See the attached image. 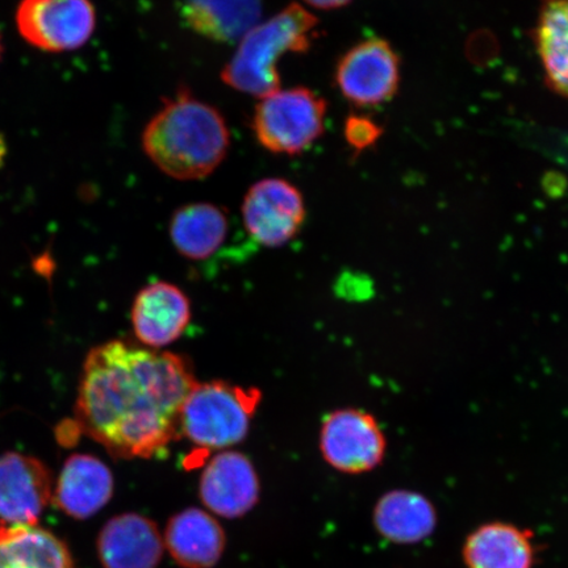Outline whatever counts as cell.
<instances>
[{
	"label": "cell",
	"instance_id": "cell-13",
	"mask_svg": "<svg viewBox=\"0 0 568 568\" xmlns=\"http://www.w3.org/2000/svg\"><path fill=\"white\" fill-rule=\"evenodd\" d=\"M190 320L189 297L172 283L148 284L133 302L134 335L142 345L153 351L175 343L186 332Z\"/></svg>",
	"mask_w": 568,
	"mask_h": 568
},
{
	"label": "cell",
	"instance_id": "cell-12",
	"mask_svg": "<svg viewBox=\"0 0 568 568\" xmlns=\"http://www.w3.org/2000/svg\"><path fill=\"white\" fill-rule=\"evenodd\" d=\"M97 548L103 568H158L165 542L151 518L123 514L104 524Z\"/></svg>",
	"mask_w": 568,
	"mask_h": 568
},
{
	"label": "cell",
	"instance_id": "cell-10",
	"mask_svg": "<svg viewBox=\"0 0 568 568\" xmlns=\"http://www.w3.org/2000/svg\"><path fill=\"white\" fill-rule=\"evenodd\" d=\"M53 499L51 471L38 458L16 452L0 456V520L38 525Z\"/></svg>",
	"mask_w": 568,
	"mask_h": 568
},
{
	"label": "cell",
	"instance_id": "cell-6",
	"mask_svg": "<svg viewBox=\"0 0 568 568\" xmlns=\"http://www.w3.org/2000/svg\"><path fill=\"white\" fill-rule=\"evenodd\" d=\"M16 19L28 44L51 53L80 49L97 26L91 0H21Z\"/></svg>",
	"mask_w": 568,
	"mask_h": 568
},
{
	"label": "cell",
	"instance_id": "cell-9",
	"mask_svg": "<svg viewBox=\"0 0 568 568\" xmlns=\"http://www.w3.org/2000/svg\"><path fill=\"white\" fill-rule=\"evenodd\" d=\"M243 220L255 243L267 247L286 245L304 224L303 195L293 183L281 178L262 180L245 195Z\"/></svg>",
	"mask_w": 568,
	"mask_h": 568
},
{
	"label": "cell",
	"instance_id": "cell-3",
	"mask_svg": "<svg viewBox=\"0 0 568 568\" xmlns=\"http://www.w3.org/2000/svg\"><path fill=\"white\" fill-rule=\"evenodd\" d=\"M317 26L314 13L291 3L240 40L236 53L222 71L223 82L260 99L281 90L280 60L284 54L308 52Z\"/></svg>",
	"mask_w": 568,
	"mask_h": 568
},
{
	"label": "cell",
	"instance_id": "cell-11",
	"mask_svg": "<svg viewBox=\"0 0 568 568\" xmlns=\"http://www.w3.org/2000/svg\"><path fill=\"white\" fill-rule=\"evenodd\" d=\"M199 495L211 514L223 518L243 517L260 500L258 474L245 454L219 453L204 467Z\"/></svg>",
	"mask_w": 568,
	"mask_h": 568
},
{
	"label": "cell",
	"instance_id": "cell-18",
	"mask_svg": "<svg viewBox=\"0 0 568 568\" xmlns=\"http://www.w3.org/2000/svg\"><path fill=\"white\" fill-rule=\"evenodd\" d=\"M530 36L546 87L568 99V0H541Z\"/></svg>",
	"mask_w": 568,
	"mask_h": 568
},
{
	"label": "cell",
	"instance_id": "cell-1",
	"mask_svg": "<svg viewBox=\"0 0 568 568\" xmlns=\"http://www.w3.org/2000/svg\"><path fill=\"white\" fill-rule=\"evenodd\" d=\"M196 383L180 354L110 341L84 361L75 422L113 458H160L182 438V407Z\"/></svg>",
	"mask_w": 568,
	"mask_h": 568
},
{
	"label": "cell",
	"instance_id": "cell-7",
	"mask_svg": "<svg viewBox=\"0 0 568 568\" xmlns=\"http://www.w3.org/2000/svg\"><path fill=\"white\" fill-rule=\"evenodd\" d=\"M320 450L329 466L344 474H364L386 457L387 438L368 412L344 408L326 415L320 432Z\"/></svg>",
	"mask_w": 568,
	"mask_h": 568
},
{
	"label": "cell",
	"instance_id": "cell-21",
	"mask_svg": "<svg viewBox=\"0 0 568 568\" xmlns=\"http://www.w3.org/2000/svg\"><path fill=\"white\" fill-rule=\"evenodd\" d=\"M376 529L396 544H416L436 527V510L425 496L406 489L388 493L376 504Z\"/></svg>",
	"mask_w": 568,
	"mask_h": 568
},
{
	"label": "cell",
	"instance_id": "cell-17",
	"mask_svg": "<svg viewBox=\"0 0 568 568\" xmlns=\"http://www.w3.org/2000/svg\"><path fill=\"white\" fill-rule=\"evenodd\" d=\"M261 0H184L182 17L194 32L216 42L241 40L258 24Z\"/></svg>",
	"mask_w": 568,
	"mask_h": 568
},
{
	"label": "cell",
	"instance_id": "cell-15",
	"mask_svg": "<svg viewBox=\"0 0 568 568\" xmlns=\"http://www.w3.org/2000/svg\"><path fill=\"white\" fill-rule=\"evenodd\" d=\"M163 542L178 566L212 568L223 557L226 535L207 510L187 508L170 518Z\"/></svg>",
	"mask_w": 568,
	"mask_h": 568
},
{
	"label": "cell",
	"instance_id": "cell-14",
	"mask_svg": "<svg viewBox=\"0 0 568 568\" xmlns=\"http://www.w3.org/2000/svg\"><path fill=\"white\" fill-rule=\"evenodd\" d=\"M115 488L110 467L90 454H74L63 465L53 491L57 507L78 520H87L109 504Z\"/></svg>",
	"mask_w": 568,
	"mask_h": 568
},
{
	"label": "cell",
	"instance_id": "cell-16",
	"mask_svg": "<svg viewBox=\"0 0 568 568\" xmlns=\"http://www.w3.org/2000/svg\"><path fill=\"white\" fill-rule=\"evenodd\" d=\"M0 568H77L65 542L38 525H0Z\"/></svg>",
	"mask_w": 568,
	"mask_h": 568
},
{
	"label": "cell",
	"instance_id": "cell-19",
	"mask_svg": "<svg viewBox=\"0 0 568 568\" xmlns=\"http://www.w3.org/2000/svg\"><path fill=\"white\" fill-rule=\"evenodd\" d=\"M170 239L189 260L203 261L215 254L229 236L225 211L211 203H193L178 210L170 223Z\"/></svg>",
	"mask_w": 568,
	"mask_h": 568
},
{
	"label": "cell",
	"instance_id": "cell-23",
	"mask_svg": "<svg viewBox=\"0 0 568 568\" xmlns=\"http://www.w3.org/2000/svg\"><path fill=\"white\" fill-rule=\"evenodd\" d=\"M303 2L314 9L326 11L341 9V7L349 4L352 0H303Z\"/></svg>",
	"mask_w": 568,
	"mask_h": 568
},
{
	"label": "cell",
	"instance_id": "cell-24",
	"mask_svg": "<svg viewBox=\"0 0 568 568\" xmlns=\"http://www.w3.org/2000/svg\"><path fill=\"white\" fill-rule=\"evenodd\" d=\"M0 54H2V40H0Z\"/></svg>",
	"mask_w": 568,
	"mask_h": 568
},
{
	"label": "cell",
	"instance_id": "cell-4",
	"mask_svg": "<svg viewBox=\"0 0 568 568\" xmlns=\"http://www.w3.org/2000/svg\"><path fill=\"white\" fill-rule=\"evenodd\" d=\"M261 402L257 388L224 381L196 383L184 400L181 435L203 449H225L247 436Z\"/></svg>",
	"mask_w": 568,
	"mask_h": 568
},
{
	"label": "cell",
	"instance_id": "cell-5",
	"mask_svg": "<svg viewBox=\"0 0 568 568\" xmlns=\"http://www.w3.org/2000/svg\"><path fill=\"white\" fill-rule=\"evenodd\" d=\"M326 109L325 99L307 88L275 91L255 106V139L268 152L301 154L322 138Z\"/></svg>",
	"mask_w": 568,
	"mask_h": 568
},
{
	"label": "cell",
	"instance_id": "cell-8",
	"mask_svg": "<svg viewBox=\"0 0 568 568\" xmlns=\"http://www.w3.org/2000/svg\"><path fill=\"white\" fill-rule=\"evenodd\" d=\"M335 80L346 101L359 109L386 103L399 90V55L388 41L367 39L341 57Z\"/></svg>",
	"mask_w": 568,
	"mask_h": 568
},
{
	"label": "cell",
	"instance_id": "cell-20",
	"mask_svg": "<svg viewBox=\"0 0 568 568\" xmlns=\"http://www.w3.org/2000/svg\"><path fill=\"white\" fill-rule=\"evenodd\" d=\"M531 532L508 524H489L468 537L464 557L468 568H531Z\"/></svg>",
	"mask_w": 568,
	"mask_h": 568
},
{
	"label": "cell",
	"instance_id": "cell-22",
	"mask_svg": "<svg viewBox=\"0 0 568 568\" xmlns=\"http://www.w3.org/2000/svg\"><path fill=\"white\" fill-rule=\"evenodd\" d=\"M382 126L367 116L352 115L346 119L344 134L347 145L355 154L366 151L376 144L382 136Z\"/></svg>",
	"mask_w": 568,
	"mask_h": 568
},
{
	"label": "cell",
	"instance_id": "cell-2",
	"mask_svg": "<svg viewBox=\"0 0 568 568\" xmlns=\"http://www.w3.org/2000/svg\"><path fill=\"white\" fill-rule=\"evenodd\" d=\"M231 145L215 106L181 89L142 132V149L161 172L180 181L202 180L220 166Z\"/></svg>",
	"mask_w": 568,
	"mask_h": 568
}]
</instances>
